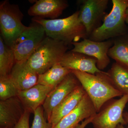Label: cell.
<instances>
[{
    "mask_svg": "<svg viewBox=\"0 0 128 128\" xmlns=\"http://www.w3.org/2000/svg\"><path fill=\"white\" fill-rule=\"evenodd\" d=\"M112 7L101 26L89 36L92 41L101 42L128 34L126 24L128 0H112Z\"/></svg>",
    "mask_w": 128,
    "mask_h": 128,
    "instance_id": "3",
    "label": "cell"
},
{
    "mask_svg": "<svg viewBox=\"0 0 128 128\" xmlns=\"http://www.w3.org/2000/svg\"><path fill=\"white\" fill-rule=\"evenodd\" d=\"M81 85H78L53 110L48 122L54 127L60 120L76 108L86 94Z\"/></svg>",
    "mask_w": 128,
    "mask_h": 128,
    "instance_id": "14",
    "label": "cell"
},
{
    "mask_svg": "<svg viewBox=\"0 0 128 128\" xmlns=\"http://www.w3.org/2000/svg\"><path fill=\"white\" fill-rule=\"evenodd\" d=\"M23 15L16 5L11 4L8 0L0 4V28L3 40L12 47L28 26L22 22Z\"/></svg>",
    "mask_w": 128,
    "mask_h": 128,
    "instance_id": "5",
    "label": "cell"
},
{
    "mask_svg": "<svg viewBox=\"0 0 128 128\" xmlns=\"http://www.w3.org/2000/svg\"><path fill=\"white\" fill-rule=\"evenodd\" d=\"M68 49V45L64 42L46 36L26 64L38 74H41L59 63Z\"/></svg>",
    "mask_w": 128,
    "mask_h": 128,
    "instance_id": "4",
    "label": "cell"
},
{
    "mask_svg": "<svg viewBox=\"0 0 128 128\" xmlns=\"http://www.w3.org/2000/svg\"><path fill=\"white\" fill-rule=\"evenodd\" d=\"M113 45L108 53L116 62L128 67V34L113 39Z\"/></svg>",
    "mask_w": 128,
    "mask_h": 128,
    "instance_id": "20",
    "label": "cell"
},
{
    "mask_svg": "<svg viewBox=\"0 0 128 128\" xmlns=\"http://www.w3.org/2000/svg\"><path fill=\"white\" fill-rule=\"evenodd\" d=\"M97 113L94 104L86 93L76 108L53 128H75L80 122L94 116Z\"/></svg>",
    "mask_w": 128,
    "mask_h": 128,
    "instance_id": "12",
    "label": "cell"
},
{
    "mask_svg": "<svg viewBox=\"0 0 128 128\" xmlns=\"http://www.w3.org/2000/svg\"><path fill=\"white\" fill-rule=\"evenodd\" d=\"M16 63L14 51L0 36V77L9 76Z\"/></svg>",
    "mask_w": 128,
    "mask_h": 128,
    "instance_id": "21",
    "label": "cell"
},
{
    "mask_svg": "<svg viewBox=\"0 0 128 128\" xmlns=\"http://www.w3.org/2000/svg\"><path fill=\"white\" fill-rule=\"evenodd\" d=\"M126 14H127V15H128V6H127V10H126Z\"/></svg>",
    "mask_w": 128,
    "mask_h": 128,
    "instance_id": "29",
    "label": "cell"
},
{
    "mask_svg": "<svg viewBox=\"0 0 128 128\" xmlns=\"http://www.w3.org/2000/svg\"><path fill=\"white\" fill-rule=\"evenodd\" d=\"M30 113L29 111L25 110L21 119L12 128H30L29 126Z\"/></svg>",
    "mask_w": 128,
    "mask_h": 128,
    "instance_id": "24",
    "label": "cell"
},
{
    "mask_svg": "<svg viewBox=\"0 0 128 128\" xmlns=\"http://www.w3.org/2000/svg\"><path fill=\"white\" fill-rule=\"evenodd\" d=\"M25 109L17 96L0 102V128H12L23 116Z\"/></svg>",
    "mask_w": 128,
    "mask_h": 128,
    "instance_id": "13",
    "label": "cell"
},
{
    "mask_svg": "<svg viewBox=\"0 0 128 128\" xmlns=\"http://www.w3.org/2000/svg\"><path fill=\"white\" fill-rule=\"evenodd\" d=\"M44 113L42 106H40L34 111V118L31 128H52L51 124L46 121Z\"/></svg>",
    "mask_w": 128,
    "mask_h": 128,
    "instance_id": "23",
    "label": "cell"
},
{
    "mask_svg": "<svg viewBox=\"0 0 128 128\" xmlns=\"http://www.w3.org/2000/svg\"><path fill=\"white\" fill-rule=\"evenodd\" d=\"M123 117L124 120L126 121L127 124H128V112H126L123 113Z\"/></svg>",
    "mask_w": 128,
    "mask_h": 128,
    "instance_id": "26",
    "label": "cell"
},
{
    "mask_svg": "<svg viewBox=\"0 0 128 128\" xmlns=\"http://www.w3.org/2000/svg\"><path fill=\"white\" fill-rule=\"evenodd\" d=\"M97 62V60L94 57L71 50L64 54L59 63L62 66L71 70L95 74L103 72L98 68Z\"/></svg>",
    "mask_w": 128,
    "mask_h": 128,
    "instance_id": "11",
    "label": "cell"
},
{
    "mask_svg": "<svg viewBox=\"0 0 128 128\" xmlns=\"http://www.w3.org/2000/svg\"><path fill=\"white\" fill-rule=\"evenodd\" d=\"M72 72L57 63L45 73L38 75V84L56 87Z\"/></svg>",
    "mask_w": 128,
    "mask_h": 128,
    "instance_id": "19",
    "label": "cell"
},
{
    "mask_svg": "<svg viewBox=\"0 0 128 128\" xmlns=\"http://www.w3.org/2000/svg\"><path fill=\"white\" fill-rule=\"evenodd\" d=\"M116 128H124V125H122V124H120L119 125H118V126L116 127Z\"/></svg>",
    "mask_w": 128,
    "mask_h": 128,
    "instance_id": "27",
    "label": "cell"
},
{
    "mask_svg": "<svg viewBox=\"0 0 128 128\" xmlns=\"http://www.w3.org/2000/svg\"><path fill=\"white\" fill-rule=\"evenodd\" d=\"M68 6L64 0H39L30 7L28 14L34 17L56 19Z\"/></svg>",
    "mask_w": 128,
    "mask_h": 128,
    "instance_id": "16",
    "label": "cell"
},
{
    "mask_svg": "<svg viewBox=\"0 0 128 128\" xmlns=\"http://www.w3.org/2000/svg\"><path fill=\"white\" fill-rule=\"evenodd\" d=\"M72 73L91 100L97 112L108 101L114 98L123 96L112 84L107 72L103 71L92 74L72 70Z\"/></svg>",
    "mask_w": 128,
    "mask_h": 128,
    "instance_id": "2",
    "label": "cell"
},
{
    "mask_svg": "<svg viewBox=\"0 0 128 128\" xmlns=\"http://www.w3.org/2000/svg\"><path fill=\"white\" fill-rule=\"evenodd\" d=\"M79 14L80 11L77 10L66 18L46 19L34 17L32 20L43 27L47 36L69 45L79 42L80 39L88 38L86 28L79 18Z\"/></svg>",
    "mask_w": 128,
    "mask_h": 128,
    "instance_id": "1",
    "label": "cell"
},
{
    "mask_svg": "<svg viewBox=\"0 0 128 128\" xmlns=\"http://www.w3.org/2000/svg\"><path fill=\"white\" fill-rule=\"evenodd\" d=\"M79 83L78 79L72 72L48 94L42 105L48 120L54 109L80 85Z\"/></svg>",
    "mask_w": 128,
    "mask_h": 128,
    "instance_id": "10",
    "label": "cell"
},
{
    "mask_svg": "<svg viewBox=\"0 0 128 128\" xmlns=\"http://www.w3.org/2000/svg\"><path fill=\"white\" fill-rule=\"evenodd\" d=\"M128 102L127 95L107 102L94 116L91 123L94 128H116L120 124L126 125L123 112Z\"/></svg>",
    "mask_w": 128,
    "mask_h": 128,
    "instance_id": "7",
    "label": "cell"
},
{
    "mask_svg": "<svg viewBox=\"0 0 128 128\" xmlns=\"http://www.w3.org/2000/svg\"><path fill=\"white\" fill-rule=\"evenodd\" d=\"M73 52L84 54L94 57L97 60V66L100 70H103L110 62L108 55V50L113 45V39L98 42L85 38L81 41L72 43Z\"/></svg>",
    "mask_w": 128,
    "mask_h": 128,
    "instance_id": "9",
    "label": "cell"
},
{
    "mask_svg": "<svg viewBox=\"0 0 128 128\" xmlns=\"http://www.w3.org/2000/svg\"><path fill=\"white\" fill-rule=\"evenodd\" d=\"M95 116L94 115L85 119L84 121H82L81 124H79L75 128H85L88 124L91 123Z\"/></svg>",
    "mask_w": 128,
    "mask_h": 128,
    "instance_id": "25",
    "label": "cell"
},
{
    "mask_svg": "<svg viewBox=\"0 0 128 128\" xmlns=\"http://www.w3.org/2000/svg\"><path fill=\"white\" fill-rule=\"evenodd\" d=\"M107 72L115 89L123 95L128 96V67L115 62Z\"/></svg>",
    "mask_w": 128,
    "mask_h": 128,
    "instance_id": "18",
    "label": "cell"
},
{
    "mask_svg": "<svg viewBox=\"0 0 128 128\" xmlns=\"http://www.w3.org/2000/svg\"><path fill=\"white\" fill-rule=\"evenodd\" d=\"M54 88L37 84L27 90L19 91L17 96L25 110L34 113L43 104L48 94Z\"/></svg>",
    "mask_w": 128,
    "mask_h": 128,
    "instance_id": "15",
    "label": "cell"
},
{
    "mask_svg": "<svg viewBox=\"0 0 128 128\" xmlns=\"http://www.w3.org/2000/svg\"><path fill=\"white\" fill-rule=\"evenodd\" d=\"M126 22L128 25V15H127L126 18Z\"/></svg>",
    "mask_w": 128,
    "mask_h": 128,
    "instance_id": "28",
    "label": "cell"
},
{
    "mask_svg": "<svg viewBox=\"0 0 128 128\" xmlns=\"http://www.w3.org/2000/svg\"><path fill=\"white\" fill-rule=\"evenodd\" d=\"M19 91L9 76L0 77V101L17 96Z\"/></svg>",
    "mask_w": 128,
    "mask_h": 128,
    "instance_id": "22",
    "label": "cell"
},
{
    "mask_svg": "<svg viewBox=\"0 0 128 128\" xmlns=\"http://www.w3.org/2000/svg\"><path fill=\"white\" fill-rule=\"evenodd\" d=\"M9 76L19 90H25L38 84V75L25 61L16 62Z\"/></svg>",
    "mask_w": 128,
    "mask_h": 128,
    "instance_id": "17",
    "label": "cell"
},
{
    "mask_svg": "<svg viewBox=\"0 0 128 128\" xmlns=\"http://www.w3.org/2000/svg\"><path fill=\"white\" fill-rule=\"evenodd\" d=\"M108 0L81 1L79 18L86 30L88 38L96 29L101 26L105 18Z\"/></svg>",
    "mask_w": 128,
    "mask_h": 128,
    "instance_id": "8",
    "label": "cell"
},
{
    "mask_svg": "<svg viewBox=\"0 0 128 128\" xmlns=\"http://www.w3.org/2000/svg\"><path fill=\"white\" fill-rule=\"evenodd\" d=\"M46 36L45 30L40 24L33 22L28 26L11 47L16 62L27 61Z\"/></svg>",
    "mask_w": 128,
    "mask_h": 128,
    "instance_id": "6",
    "label": "cell"
}]
</instances>
